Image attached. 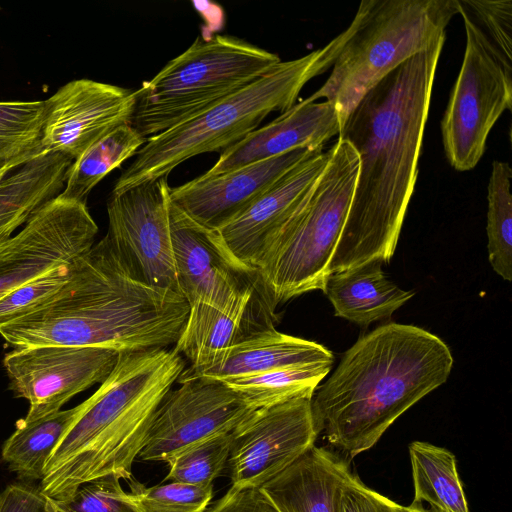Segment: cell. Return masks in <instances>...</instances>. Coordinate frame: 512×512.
I'll return each instance as SVG.
<instances>
[{
  "instance_id": "cell-34",
  "label": "cell",
  "mask_w": 512,
  "mask_h": 512,
  "mask_svg": "<svg viewBox=\"0 0 512 512\" xmlns=\"http://www.w3.org/2000/svg\"><path fill=\"white\" fill-rule=\"evenodd\" d=\"M500 52L512 60V1L459 0Z\"/></svg>"
},
{
  "instance_id": "cell-13",
  "label": "cell",
  "mask_w": 512,
  "mask_h": 512,
  "mask_svg": "<svg viewBox=\"0 0 512 512\" xmlns=\"http://www.w3.org/2000/svg\"><path fill=\"white\" fill-rule=\"evenodd\" d=\"M97 232L86 203L60 195L46 202L16 235L0 244V298L84 255Z\"/></svg>"
},
{
  "instance_id": "cell-32",
  "label": "cell",
  "mask_w": 512,
  "mask_h": 512,
  "mask_svg": "<svg viewBox=\"0 0 512 512\" xmlns=\"http://www.w3.org/2000/svg\"><path fill=\"white\" fill-rule=\"evenodd\" d=\"M74 261L55 266L1 297L0 324L25 315L51 299L71 278Z\"/></svg>"
},
{
  "instance_id": "cell-24",
  "label": "cell",
  "mask_w": 512,
  "mask_h": 512,
  "mask_svg": "<svg viewBox=\"0 0 512 512\" xmlns=\"http://www.w3.org/2000/svg\"><path fill=\"white\" fill-rule=\"evenodd\" d=\"M79 404L67 410L27 420L22 418L2 447V459L19 477L40 480L46 464L81 411Z\"/></svg>"
},
{
  "instance_id": "cell-6",
  "label": "cell",
  "mask_w": 512,
  "mask_h": 512,
  "mask_svg": "<svg viewBox=\"0 0 512 512\" xmlns=\"http://www.w3.org/2000/svg\"><path fill=\"white\" fill-rule=\"evenodd\" d=\"M330 158L256 268L259 290L275 308L301 294L323 290L353 197L359 159L338 137Z\"/></svg>"
},
{
  "instance_id": "cell-22",
  "label": "cell",
  "mask_w": 512,
  "mask_h": 512,
  "mask_svg": "<svg viewBox=\"0 0 512 512\" xmlns=\"http://www.w3.org/2000/svg\"><path fill=\"white\" fill-rule=\"evenodd\" d=\"M72 160L43 153L0 179V244L63 190Z\"/></svg>"
},
{
  "instance_id": "cell-23",
  "label": "cell",
  "mask_w": 512,
  "mask_h": 512,
  "mask_svg": "<svg viewBox=\"0 0 512 512\" xmlns=\"http://www.w3.org/2000/svg\"><path fill=\"white\" fill-rule=\"evenodd\" d=\"M380 262L330 273L323 292L335 315L358 325L390 317L414 296L388 280Z\"/></svg>"
},
{
  "instance_id": "cell-20",
  "label": "cell",
  "mask_w": 512,
  "mask_h": 512,
  "mask_svg": "<svg viewBox=\"0 0 512 512\" xmlns=\"http://www.w3.org/2000/svg\"><path fill=\"white\" fill-rule=\"evenodd\" d=\"M350 473L345 458L314 445L259 489L278 512H339Z\"/></svg>"
},
{
  "instance_id": "cell-1",
  "label": "cell",
  "mask_w": 512,
  "mask_h": 512,
  "mask_svg": "<svg viewBox=\"0 0 512 512\" xmlns=\"http://www.w3.org/2000/svg\"><path fill=\"white\" fill-rule=\"evenodd\" d=\"M445 38L402 63L368 91L338 135L355 149L359 168L329 273L370 262L387 263L394 255L417 180Z\"/></svg>"
},
{
  "instance_id": "cell-27",
  "label": "cell",
  "mask_w": 512,
  "mask_h": 512,
  "mask_svg": "<svg viewBox=\"0 0 512 512\" xmlns=\"http://www.w3.org/2000/svg\"><path fill=\"white\" fill-rule=\"evenodd\" d=\"M331 367L330 363L299 364L223 383L257 410L297 398L312 399Z\"/></svg>"
},
{
  "instance_id": "cell-14",
  "label": "cell",
  "mask_w": 512,
  "mask_h": 512,
  "mask_svg": "<svg viewBox=\"0 0 512 512\" xmlns=\"http://www.w3.org/2000/svg\"><path fill=\"white\" fill-rule=\"evenodd\" d=\"M155 410L138 458L166 461L204 439L232 432L253 411L225 383L202 377L179 379Z\"/></svg>"
},
{
  "instance_id": "cell-8",
  "label": "cell",
  "mask_w": 512,
  "mask_h": 512,
  "mask_svg": "<svg viewBox=\"0 0 512 512\" xmlns=\"http://www.w3.org/2000/svg\"><path fill=\"white\" fill-rule=\"evenodd\" d=\"M281 62L244 40L197 37L134 91L130 124L146 139L184 123L257 80Z\"/></svg>"
},
{
  "instance_id": "cell-26",
  "label": "cell",
  "mask_w": 512,
  "mask_h": 512,
  "mask_svg": "<svg viewBox=\"0 0 512 512\" xmlns=\"http://www.w3.org/2000/svg\"><path fill=\"white\" fill-rule=\"evenodd\" d=\"M145 142L146 138L130 123L110 131L72 161L59 195L86 203L91 190L112 170L136 155Z\"/></svg>"
},
{
  "instance_id": "cell-9",
  "label": "cell",
  "mask_w": 512,
  "mask_h": 512,
  "mask_svg": "<svg viewBox=\"0 0 512 512\" xmlns=\"http://www.w3.org/2000/svg\"><path fill=\"white\" fill-rule=\"evenodd\" d=\"M459 2V0H458ZM466 46L441 120L443 147L457 171L473 169L501 114L512 108V60L506 58L459 2Z\"/></svg>"
},
{
  "instance_id": "cell-33",
  "label": "cell",
  "mask_w": 512,
  "mask_h": 512,
  "mask_svg": "<svg viewBox=\"0 0 512 512\" xmlns=\"http://www.w3.org/2000/svg\"><path fill=\"white\" fill-rule=\"evenodd\" d=\"M123 492L119 478L107 476L82 484L66 499H48L56 512H133Z\"/></svg>"
},
{
  "instance_id": "cell-35",
  "label": "cell",
  "mask_w": 512,
  "mask_h": 512,
  "mask_svg": "<svg viewBox=\"0 0 512 512\" xmlns=\"http://www.w3.org/2000/svg\"><path fill=\"white\" fill-rule=\"evenodd\" d=\"M339 512H406V507L367 487L351 472L341 488Z\"/></svg>"
},
{
  "instance_id": "cell-16",
  "label": "cell",
  "mask_w": 512,
  "mask_h": 512,
  "mask_svg": "<svg viewBox=\"0 0 512 512\" xmlns=\"http://www.w3.org/2000/svg\"><path fill=\"white\" fill-rule=\"evenodd\" d=\"M44 101L41 150L73 161L110 131L131 122L135 94L120 86L78 79Z\"/></svg>"
},
{
  "instance_id": "cell-29",
  "label": "cell",
  "mask_w": 512,
  "mask_h": 512,
  "mask_svg": "<svg viewBox=\"0 0 512 512\" xmlns=\"http://www.w3.org/2000/svg\"><path fill=\"white\" fill-rule=\"evenodd\" d=\"M45 101H0V167L43 154Z\"/></svg>"
},
{
  "instance_id": "cell-10",
  "label": "cell",
  "mask_w": 512,
  "mask_h": 512,
  "mask_svg": "<svg viewBox=\"0 0 512 512\" xmlns=\"http://www.w3.org/2000/svg\"><path fill=\"white\" fill-rule=\"evenodd\" d=\"M168 215L177 282L189 313L227 312L265 302L257 272L232 255L217 230L193 221L170 198Z\"/></svg>"
},
{
  "instance_id": "cell-31",
  "label": "cell",
  "mask_w": 512,
  "mask_h": 512,
  "mask_svg": "<svg viewBox=\"0 0 512 512\" xmlns=\"http://www.w3.org/2000/svg\"><path fill=\"white\" fill-rule=\"evenodd\" d=\"M230 447L231 432L190 445L165 461L169 466L165 479L191 485H211L227 465Z\"/></svg>"
},
{
  "instance_id": "cell-18",
  "label": "cell",
  "mask_w": 512,
  "mask_h": 512,
  "mask_svg": "<svg viewBox=\"0 0 512 512\" xmlns=\"http://www.w3.org/2000/svg\"><path fill=\"white\" fill-rule=\"evenodd\" d=\"M330 154V149H320L301 160L244 213L217 230L235 258L256 271L269 243L322 173Z\"/></svg>"
},
{
  "instance_id": "cell-28",
  "label": "cell",
  "mask_w": 512,
  "mask_h": 512,
  "mask_svg": "<svg viewBox=\"0 0 512 512\" xmlns=\"http://www.w3.org/2000/svg\"><path fill=\"white\" fill-rule=\"evenodd\" d=\"M511 180L510 164L494 160L487 188L488 260L493 270L507 281L512 279Z\"/></svg>"
},
{
  "instance_id": "cell-37",
  "label": "cell",
  "mask_w": 512,
  "mask_h": 512,
  "mask_svg": "<svg viewBox=\"0 0 512 512\" xmlns=\"http://www.w3.org/2000/svg\"><path fill=\"white\" fill-rule=\"evenodd\" d=\"M208 512H278L255 487H235L218 500Z\"/></svg>"
},
{
  "instance_id": "cell-5",
  "label": "cell",
  "mask_w": 512,
  "mask_h": 512,
  "mask_svg": "<svg viewBox=\"0 0 512 512\" xmlns=\"http://www.w3.org/2000/svg\"><path fill=\"white\" fill-rule=\"evenodd\" d=\"M352 33L351 24L324 47L279 62L269 72L194 118L146 139L135 159L117 179L112 194L149 183L184 161L224 151L256 130L272 112H285L302 88L330 67Z\"/></svg>"
},
{
  "instance_id": "cell-7",
  "label": "cell",
  "mask_w": 512,
  "mask_h": 512,
  "mask_svg": "<svg viewBox=\"0 0 512 512\" xmlns=\"http://www.w3.org/2000/svg\"><path fill=\"white\" fill-rule=\"evenodd\" d=\"M456 14L458 0H362L328 79L306 100L324 98L332 103L342 129L368 91L446 37Z\"/></svg>"
},
{
  "instance_id": "cell-38",
  "label": "cell",
  "mask_w": 512,
  "mask_h": 512,
  "mask_svg": "<svg viewBox=\"0 0 512 512\" xmlns=\"http://www.w3.org/2000/svg\"><path fill=\"white\" fill-rule=\"evenodd\" d=\"M406 512H440L432 507H424L423 504L412 502L410 506L406 507Z\"/></svg>"
},
{
  "instance_id": "cell-25",
  "label": "cell",
  "mask_w": 512,
  "mask_h": 512,
  "mask_svg": "<svg viewBox=\"0 0 512 512\" xmlns=\"http://www.w3.org/2000/svg\"><path fill=\"white\" fill-rule=\"evenodd\" d=\"M414 503L440 512H469L455 455L446 448L414 441L409 445Z\"/></svg>"
},
{
  "instance_id": "cell-3",
  "label": "cell",
  "mask_w": 512,
  "mask_h": 512,
  "mask_svg": "<svg viewBox=\"0 0 512 512\" xmlns=\"http://www.w3.org/2000/svg\"><path fill=\"white\" fill-rule=\"evenodd\" d=\"M449 347L410 324L388 323L359 338L311 405L319 433L350 457L371 449L411 406L444 384Z\"/></svg>"
},
{
  "instance_id": "cell-4",
  "label": "cell",
  "mask_w": 512,
  "mask_h": 512,
  "mask_svg": "<svg viewBox=\"0 0 512 512\" xmlns=\"http://www.w3.org/2000/svg\"><path fill=\"white\" fill-rule=\"evenodd\" d=\"M185 369L174 348L119 353L118 361L50 456L40 491L63 500L79 486L116 476L130 480L153 414Z\"/></svg>"
},
{
  "instance_id": "cell-11",
  "label": "cell",
  "mask_w": 512,
  "mask_h": 512,
  "mask_svg": "<svg viewBox=\"0 0 512 512\" xmlns=\"http://www.w3.org/2000/svg\"><path fill=\"white\" fill-rule=\"evenodd\" d=\"M169 188L167 178H161L111 193L106 236L134 278L181 295L169 225Z\"/></svg>"
},
{
  "instance_id": "cell-2",
  "label": "cell",
  "mask_w": 512,
  "mask_h": 512,
  "mask_svg": "<svg viewBox=\"0 0 512 512\" xmlns=\"http://www.w3.org/2000/svg\"><path fill=\"white\" fill-rule=\"evenodd\" d=\"M188 315L182 295L134 278L105 236L74 261L71 278L51 299L0 324V335L15 347L135 352L174 347Z\"/></svg>"
},
{
  "instance_id": "cell-21",
  "label": "cell",
  "mask_w": 512,
  "mask_h": 512,
  "mask_svg": "<svg viewBox=\"0 0 512 512\" xmlns=\"http://www.w3.org/2000/svg\"><path fill=\"white\" fill-rule=\"evenodd\" d=\"M333 362V354L323 345L270 327L235 342L203 369H184L179 379L202 377L225 382L282 367Z\"/></svg>"
},
{
  "instance_id": "cell-15",
  "label": "cell",
  "mask_w": 512,
  "mask_h": 512,
  "mask_svg": "<svg viewBox=\"0 0 512 512\" xmlns=\"http://www.w3.org/2000/svg\"><path fill=\"white\" fill-rule=\"evenodd\" d=\"M311 400L254 410L231 432L232 486L259 488L315 445L319 432Z\"/></svg>"
},
{
  "instance_id": "cell-19",
  "label": "cell",
  "mask_w": 512,
  "mask_h": 512,
  "mask_svg": "<svg viewBox=\"0 0 512 512\" xmlns=\"http://www.w3.org/2000/svg\"><path fill=\"white\" fill-rule=\"evenodd\" d=\"M340 130L338 114L332 103L304 99L222 151L206 174L225 173L297 149H323Z\"/></svg>"
},
{
  "instance_id": "cell-30",
  "label": "cell",
  "mask_w": 512,
  "mask_h": 512,
  "mask_svg": "<svg viewBox=\"0 0 512 512\" xmlns=\"http://www.w3.org/2000/svg\"><path fill=\"white\" fill-rule=\"evenodd\" d=\"M128 481L131 491H124L121 497L133 512H205L213 496V484L174 481L146 487L135 480Z\"/></svg>"
},
{
  "instance_id": "cell-39",
  "label": "cell",
  "mask_w": 512,
  "mask_h": 512,
  "mask_svg": "<svg viewBox=\"0 0 512 512\" xmlns=\"http://www.w3.org/2000/svg\"><path fill=\"white\" fill-rule=\"evenodd\" d=\"M18 167H20V166L16 165V164H9V165L0 167V179H2L5 175H7L8 173H10L11 171L15 170Z\"/></svg>"
},
{
  "instance_id": "cell-17",
  "label": "cell",
  "mask_w": 512,
  "mask_h": 512,
  "mask_svg": "<svg viewBox=\"0 0 512 512\" xmlns=\"http://www.w3.org/2000/svg\"><path fill=\"white\" fill-rule=\"evenodd\" d=\"M320 150V149H319ZM317 150L297 149L169 188V198L199 225L219 230L244 213L293 166Z\"/></svg>"
},
{
  "instance_id": "cell-12",
  "label": "cell",
  "mask_w": 512,
  "mask_h": 512,
  "mask_svg": "<svg viewBox=\"0 0 512 512\" xmlns=\"http://www.w3.org/2000/svg\"><path fill=\"white\" fill-rule=\"evenodd\" d=\"M119 352L98 347L44 345L16 347L3 366L16 397L29 402L27 420L61 410L76 394L102 383Z\"/></svg>"
},
{
  "instance_id": "cell-36",
  "label": "cell",
  "mask_w": 512,
  "mask_h": 512,
  "mask_svg": "<svg viewBox=\"0 0 512 512\" xmlns=\"http://www.w3.org/2000/svg\"><path fill=\"white\" fill-rule=\"evenodd\" d=\"M0 512H56L40 489L12 484L0 493Z\"/></svg>"
}]
</instances>
